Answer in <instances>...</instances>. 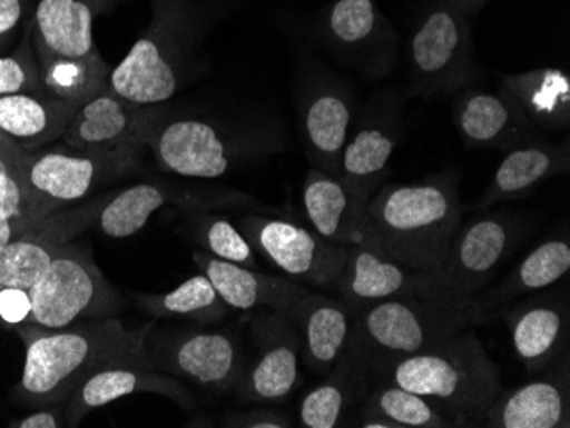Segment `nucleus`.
Instances as JSON below:
<instances>
[{"label":"nucleus","mask_w":570,"mask_h":428,"mask_svg":"<svg viewBox=\"0 0 570 428\" xmlns=\"http://www.w3.org/2000/svg\"><path fill=\"white\" fill-rule=\"evenodd\" d=\"M31 299L30 290L2 289L0 290V322L16 326L30 321Z\"/></svg>","instance_id":"40"},{"label":"nucleus","mask_w":570,"mask_h":428,"mask_svg":"<svg viewBox=\"0 0 570 428\" xmlns=\"http://www.w3.org/2000/svg\"><path fill=\"white\" fill-rule=\"evenodd\" d=\"M511 330L515 357L530 376L556 366L569 356L570 305L569 290L543 289L524 300H514L499 309Z\"/></svg>","instance_id":"10"},{"label":"nucleus","mask_w":570,"mask_h":428,"mask_svg":"<svg viewBox=\"0 0 570 428\" xmlns=\"http://www.w3.org/2000/svg\"><path fill=\"white\" fill-rule=\"evenodd\" d=\"M153 362L171 376L202 388L230 391L245 370L242 347L227 331L185 330L158 345Z\"/></svg>","instance_id":"14"},{"label":"nucleus","mask_w":570,"mask_h":428,"mask_svg":"<svg viewBox=\"0 0 570 428\" xmlns=\"http://www.w3.org/2000/svg\"><path fill=\"white\" fill-rule=\"evenodd\" d=\"M31 231L30 223L12 222V220L0 219V249L4 248L11 239L22 232Z\"/></svg>","instance_id":"43"},{"label":"nucleus","mask_w":570,"mask_h":428,"mask_svg":"<svg viewBox=\"0 0 570 428\" xmlns=\"http://www.w3.org/2000/svg\"><path fill=\"white\" fill-rule=\"evenodd\" d=\"M194 232L198 245L213 257L253 270L258 268L252 242L243 236L238 226L226 217L202 213L195 219Z\"/></svg>","instance_id":"37"},{"label":"nucleus","mask_w":570,"mask_h":428,"mask_svg":"<svg viewBox=\"0 0 570 428\" xmlns=\"http://www.w3.org/2000/svg\"><path fill=\"white\" fill-rule=\"evenodd\" d=\"M159 367L149 360L114 364L96 370L67 399L63 408L66 427H77L82 418L98 408L107 407L137 392H156L191 410L197 405L194 392L171 374L159 372Z\"/></svg>","instance_id":"16"},{"label":"nucleus","mask_w":570,"mask_h":428,"mask_svg":"<svg viewBox=\"0 0 570 428\" xmlns=\"http://www.w3.org/2000/svg\"><path fill=\"white\" fill-rule=\"evenodd\" d=\"M256 359L243 370L235 391L242 401L277 402L299 385L301 341L291 316L272 309L256 312L252 321Z\"/></svg>","instance_id":"11"},{"label":"nucleus","mask_w":570,"mask_h":428,"mask_svg":"<svg viewBox=\"0 0 570 428\" xmlns=\"http://www.w3.org/2000/svg\"><path fill=\"white\" fill-rule=\"evenodd\" d=\"M153 328L128 330L115 318H101L60 330L16 326L24 341V366L12 399L22 407L48 408L67 402L96 370L114 364L149 360L146 337Z\"/></svg>","instance_id":"1"},{"label":"nucleus","mask_w":570,"mask_h":428,"mask_svg":"<svg viewBox=\"0 0 570 428\" xmlns=\"http://www.w3.org/2000/svg\"><path fill=\"white\" fill-rule=\"evenodd\" d=\"M335 289L354 312L393 297H424L458 302L448 293L435 271L412 270L362 245L348 246L347 261Z\"/></svg>","instance_id":"12"},{"label":"nucleus","mask_w":570,"mask_h":428,"mask_svg":"<svg viewBox=\"0 0 570 428\" xmlns=\"http://www.w3.org/2000/svg\"><path fill=\"white\" fill-rule=\"evenodd\" d=\"M413 92L431 98L456 94L472 82V28L450 0H435L413 30L409 48Z\"/></svg>","instance_id":"5"},{"label":"nucleus","mask_w":570,"mask_h":428,"mask_svg":"<svg viewBox=\"0 0 570 428\" xmlns=\"http://www.w3.org/2000/svg\"><path fill=\"white\" fill-rule=\"evenodd\" d=\"M223 425L239 428H291L294 427V420L284 411L256 408V410L227 415Z\"/></svg>","instance_id":"39"},{"label":"nucleus","mask_w":570,"mask_h":428,"mask_svg":"<svg viewBox=\"0 0 570 428\" xmlns=\"http://www.w3.org/2000/svg\"><path fill=\"white\" fill-rule=\"evenodd\" d=\"M454 121L464 142L480 149H515L540 140V130L531 123L514 98L499 86V92H461L454 103Z\"/></svg>","instance_id":"19"},{"label":"nucleus","mask_w":570,"mask_h":428,"mask_svg":"<svg viewBox=\"0 0 570 428\" xmlns=\"http://www.w3.org/2000/svg\"><path fill=\"white\" fill-rule=\"evenodd\" d=\"M26 14V0H0V48L6 47Z\"/></svg>","instance_id":"41"},{"label":"nucleus","mask_w":570,"mask_h":428,"mask_svg":"<svg viewBox=\"0 0 570 428\" xmlns=\"http://www.w3.org/2000/svg\"><path fill=\"white\" fill-rule=\"evenodd\" d=\"M373 382L370 374L345 354L311 389L299 405V424L304 428L341 427L348 411L364 399Z\"/></svg>","instance_id":"31"},{"label":"nucleus","mask_w":570,"mask_h":428,"mask_svg":"<svg viewBox=\"0 0 570 428\" xmlns=\"http://www.w3.org/2000/svg\"><path fill=\"white\" fill-rule=\"evenodd\" d=\"M45 91L31 41L22 43L14 56L0 57V96Z\"/></svg>","instance_id":"38"},{"label":"nucleus","mask_w":570,"mask_h":428,"mask_svg":"<svg viewBox=\"0 0 570 428\" xmlns=\"http://www.w3.org/2000/svg\"><path fill=\"white\" fill-rule=\"evenodd\" d=\"M92 19V9L85 0H40L30 34L38 69L98 56Z\"/></svg>","instance_id":"23"},{"label":"nucleus","mask_w":570,"mask_h":428,"mask_svg":"<svg viewBox=\"0 0 570 428\" xmlns=\"http://www.w3.org/2000/svg\"><path fill=\"white\" fill-rule=\"evenodd\" d=\"M480 321L470 305L393 297L354 312L347 354L373 381L403 359L431 350Z\"/></svg>","instance_id":"3"},{"label":"nucleus","mask_w":570,"mask_h":428,"mask_svg":"<svg viewBox=\"0 0 570 428\" xmlns=\"http://www.w3.org/2000/svg\"><path fill=\"white\" fill-rule=\"evenodd\" d=\"M380 381L431 399L446 411L454 427L482 425L502 391L501 370L472 328L395 364Z\"/></svg>","instance_id":"4"},{"label":"nucleus","mask_w":570,"mask_h":428,"mask_svg":"<svg viewBox=\"0 0 570 428\" xmlns=\"http://www.w3.org/2000/svg\"><path fill=\"white\" fill-rule=\"evenodd\" d=\"M358 415H380L396 421L402 428L454 427L446 411L431 399L390 381H377L376 388L367 391Z\"/></svg>","instance_id":"32"},{"label":"nucleus","mask_w":570,"mask_h":428,"mask_svg":"<svg viewBox=\"0 0 570 428\" xmlns=\"http://www.w3.org/2000/svg\"><path fill=\"white\" fill-rule=\"evenodd\" d=\"M501 88L514 98L538 130L560 132L570 125V78L566 70L541 67L501 76Z\"/></svg>","instance_id":"30"},{"label":"nucleus","mask_w":570,"mask_h":428,"mask_svg":"<svg viewBox=\"0 0 570 428\" xmlns=\"http://www.w3.org/2000/svg\"><path fill=\"white\" fill-rule=\"evenodd\" d=\"M355 427L362 428H402L396 421L390 420L380 415H358L357 424Z\"/></svg>","instance_id":"44"},{"label":"nucleus","mask_w":570,"mask_h":428,"mask_svg":"<svg viewBox=\"0 0 570 428\" xmlns=\"http://www.w3.org/2000/svg\"><path fill=\"white\" fill-rule=\"evenodd\" d=\"M28 325L60 330L79 319L108 318L117 309V297L95 261L79 248L60 249L30 289Z\"/></svg>","instance_id":"6"},{"label":"nucleus","mask_w":570,"mask_h":428,"mask_svg":"<svg viewBox=\"0 0 570 428\" xmlns=\"http://www.w3.org/2000/svg\"><path fill=\"white\" fill-rule=\"evenodd\" d=\"M570 169V143H550L546 140H534L508 150L490 181L489 188L470 209L483 212L501 201L521 200L530 197L538 185L567 175Z\"/></svg>","instance_id":"25"},{"label":"nucleus","mask_w":570,"mask_h":428,"mask_svg":"<svg viewBox=\"0 0 570 428\" xmlns=\"http://www.w3.org/2000/svg\"><path fill=\"white\" fill-rule=\"evenodd\" d=\"M40 76L45 91L76 107L110 88V67L99 53L91 59L50 63L40 69Z\"/></svg>","instance_id":"36"},{"label":"nucleus","mask_w":570,"mask_h":428,"mask_svg":"<svg viewBox=\"0 0 570 428\" xmlns=\"http://www.w3.org/2000/svg\"><path fill=\"white\" fill-rule=\"evenodd\" d=\"M355 118V99L344 82L323 81L311 88L301 111V129L313 168L338 178L342 152Z\"/></svg>","instance_id":"20"},{"label":"nucleus","mask_w":570,"mask_h":428,"mask_svg":"<svg viewBox=\"0 0 570 428\" xmlns=\"http://www.w3.org/2000/svg\"><path fill=\"white\" fill-rule=\"evenodd\" d=\"M9 427L14 428H59L66 427L63 421V410L60 405L56 407L41 408V411H35V414L28 415V417L21 418V420L11 421Z\"/></svg>","instance_id":"42"},{"label":"nucleus","mask_w":570,"mask_h":428,"mask_svg":"<svg viewBox=\"0 0 570 428\" xmlns=\"http://www.w3.org/2000/svg\"><path fill=\"white\" fill-rule=\"evenodd\" d=\"M364 206L338 178L311 166L303 185V209L316 235L333 245H358Z\"/></svg>","instance_id":"28"},{"label":"nucleus","mask_w":570,"mask_h":428,"mask_svg":"<svg viewBox=\"0 0 570 428\" xmlns=\"http://www.w3.org/2000/svg\"><path fill=\"white\" fill-rule=\"evenodd\" d=\"M291 318L299 334L303 362L311 372L325 377L347 351L354 311L342 299L307 292Z\"/></svg>","instance_id":"24"},{"label":"nucleus","mask_w":570,"mask_h":428,"mask_svg":"<svg viewBox=\"0 0 570 428\" xmlns=\"http://www.w3.org/2000/svg\"><path fill=\"white\" fill-rule=\"evenodd\" d=\"M570 270V242L566 235L556 236L540 242L523 258L508 277L483 289L470 300V309L479 318L480 325L494 318L495 312L514 300L550 289L566 277Z\"/></svg>","instance_id":"26"},{"label":"nucleus","mask_w":570,"mask_h":428,"mask_svg":"<svg viewBox=\"0 0 570 428\" xmlns=\"http://www.w3.org/2000/svg\"><path fill=\"white\" fill-rule=\"evenodd\" d=\"M463 212L456 178L450 172L419 183L386 185L362 210L358 245L432 273L443 265Z\"/></svg>","instance_id":"2"},{"label":"nucleus","mask_w":570,"mask_h":428,"mask_svg":"<svg viewBox=\"0 0 570 428\" xmlns=\"http://www.w3.org/2000/svg\"><path fill=\"white\" fill-rule=\"evenodd\" d=\"M111 88L77 108L63 133V146L98 155H130L147 137V113Z\"/></svg>","instance_id":"17"},{"label":"nucleus","mask_w":570,"mask_h":428,"mask_svg":"<svg viewBox=\"0 0 570 428\" xmlns=\"http://www.w3.org/2000/svg\"><path fill=\"white\" fill-rule=\"evenodd\" d=\"M159 166L195 180H217L230 171L239 146L219 127L194 117H179L146 137Z\"/></svg>","instance_id":"13"},{"label":"nucleus","mask_w":570,"mask_h":428,"mask_svg":"<svg viewBox=\"0 0 570 428\" xmlns=\"http://www.w3.org/2000/svg\"><path fill=\"white\" fill-rule=\"evenodd\" d=\"M400 107L395 98L377 99L355 118L342 152L338 180L367 203L386 180L387 165L399 143Z\"/></svg>","instance_id":"15"},{"label":"nucleus","mask_w":570,"mask_h":428,"mask_svg":"<svg viewBox=\"0 0 570 428\" xmlns=\"http://www.w3.org/2000/svg\"><path fill=\"white\" fill-rule=\"evenodd\" d=\"M77 108L48 91L0 96V130L22 149L35 150L62 139Z\"/></svg>","instance_id":"29"},{"label":"nucleus","mask_w":570,"mask_h":428,"mask_svg":"<svg viewBox=\"0 0 570 428\" xmlns=\"http://www.w3.org/2000/svg\"><path fill=\"white\" fill-rule=\"evenodd\" d=\"M63 246L56 236L41 232L16 236L0 249V290H30Z\"/></svg>","instance_id":"35"},{"label":"nucleus","mask_w":570,"mask_h":428,"mask_svg":"<svg viewBox=\"0 0 570 428\" xmlns=\"http://www.w3.org/2000/svg\"><path fill=\"white\" fill-rule=\"evenodd\" d=\"M330 43L370 73H384L393 60L395 34L374 0H335L326 18Z\"/></svg>","instance_id":"21"},{"label":"nucleus","mask_w":570,"mask_h":428,"mask_svg":"<svg viewBox=\"0 0 570 428\" xmlns=\"http://www.w3.org/2000/svg\"><path fill=\"white\" fill-rule=\"evenodd\" d=\"M523 232V220L505 212L483 213L461 220L439 279L458 302L470 300L490 286Z\"/></svg>","instance_id":"7"},{"label":"nucleus","mask_w":570,"mask_h":428,"mask_svg":"<svg viewBox=\"0 0 570 428\" xmlns=\"http://www.w3.org/2000/svg\"><path fill=\"white\" fill-rule=\"evenodd\" d=\"M128 155H98L86 150H28L22 166L26 193L38 220L56 207L82 200L101 178L127 165Z\"/></svg>","instance_id":"9"},{"label":"nucleus","mask_w":570,"mask_h":428,"mask_svg":"<svg viewBox=\"0 0 570 428\" xmlns=\"http://www.w3.org/2000/svg\"><path fill=\"white\" fill-rule=\"evenodd\" d=\"M194 260L230 309H272L293 316L297 302L309 292L294 280L219 260L207 251H195Z\"/></svg>","instance_id":"22"},{"label":"nucleus","mask_w":570,"mask_h":428,"mask_svg":"<svg viewBox=\"0 0 570 428\" xmlns=\"http://www.w3.org/2000/svg\"><path fill=\"white\" fill-rule=\"evenodd\" d=\"M176 195L153 183L125 188L102 207L98 226L111 239H125L142 231L150 217L175 200Z\"/></svg>","instance_id":"34"},{"label":"nucleus","mask_w":570,"mask_h":428,"mask_svg":"<svg viewBox=\"0 0 570 428\" xmlns=\"http://www.w3.org/2000/svg\"><path fill=\"white\" fill-rule=\"evenodd\" d=\"M110 88L136 107L165 103L178 91V66L156 38H139L127 57L110 70Z\"/></svg>","instance_id":"27"},{"label":"nucleus","mask_w":570,"mask_h":428,"mask_svg":"<svg viewBox=\"0 0 570 428\" xmlns=\"http://www.w3.org/2000/svg\"><path fill=\"white\" fill-rule=\"evenodd\" d=\"M137 300L154 318H187L202 325L220 321L230 309L204 273L195 275L171 292L139 296Z\"/></svg>","instance_id":"33"},{"label":"nucleus","mask_w":570,"mask_h":428,"mask_svg":"<svg viewBox=\"0 0 570 428\" xmlns=\"http://www.w3.org/2000/svg\"><path fill=\"white\" fill-rule=\"evenodd\" d=\"M483 424L492 428H569V356L512 391H501Z\"/></svg>","instance_id":"18"},{"label":"nucleus","mask_w":570,"mask_h":428,"mask_svg":"<svg viewBox=\"0 0 570 428\" xmlns=\"http://www.w3.org/2000/svg\"><path fill=\"white\" fill-rule=\"evenodd\" d=\"M236 226L253 249L291 280L328 289L335 287L347 261L348 246L333 245L291 220L246 216Z\"/></svg>","instance_id":"8"},{"label":"nucleus","mask_w":570,"mask_h":428,"mask_svg":"<svg viewBox=\"0 0 570 428\" xmlns=\"http://www.w3.org/2000/svg\"><path fill=\"white\" fill-rule=\"evenodd\" d=\"M451 4L456 6L461 12H464L466 16L475 14L479 12L483 6L489 2V0H450Z\"/></svg>","instance_id":"45"}]
</instances>
